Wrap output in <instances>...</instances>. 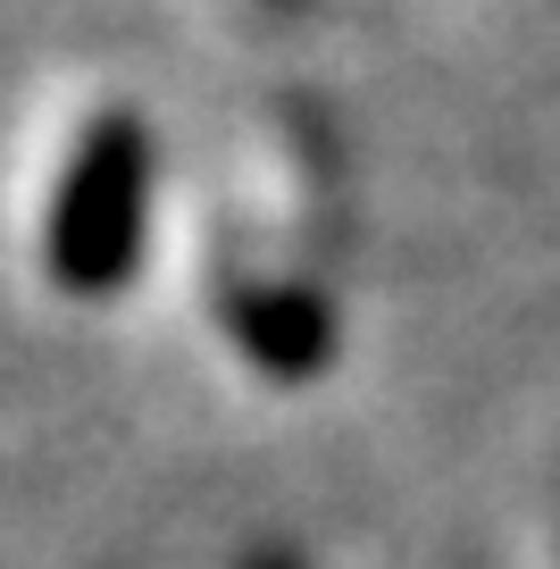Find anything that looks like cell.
<instances>
[{"instance_id":"3957f363","label":"cell","mask_w":560,"mask_h":569,"mask_svg":"<svg viewBox=\"0 0 560 569\" xmlns=\"http://www.w3.org/2000/svg\"><path fill=\"white\" fill-rule=\"evenodd\" d=\"M251 569H301V561H284V552H260V561H251Z\"/></svg>"},{"instance_id":"6da1fadb","label":"cell","mask_w":560,"mask_h":569,"mask_svg":"<svg viewBox=\"0 0 560 569\" xmlns=\"http://www.w3.org/2000/svg\"><path fill=\"white\" fill-rule=\"evenodd\" d=\"M142 234H151V126L134 109H101L51 184L42 268L59 293L101 302L142 268Z\"/></svg>"},{"instance_id":"7a4b0ae2","label":"cell","mask_w":560,"mask_h":569,"mask_svg":"<svg viewBox=\"0 0 560 569\" xmlns=\"http://www.w3.org/2000/svg\"><path fill=\"white\" fill-rule=\"evenodd\" d=\"M227 327L234 343H243L251 360H260L268 377H318L334 352V319L318 293H301V284H234L227 293Z\"/></svg>"}]
</instances>
